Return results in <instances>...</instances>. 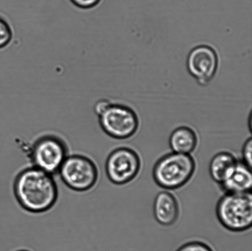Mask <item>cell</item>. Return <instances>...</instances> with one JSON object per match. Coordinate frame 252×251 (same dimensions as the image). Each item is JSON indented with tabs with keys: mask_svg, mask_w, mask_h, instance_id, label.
Here are the masks:
<instances>
[{
	"mask_svg": "<svg viewBox=\"0 0 252 251\" xmlns=\"http://www.w3.org/2000/svg\"><path fill=\"white\" fill-rule=\"evenodd\" d=\"M13 189L17 202L27 212H47L58 201V187L53 174L33 166L17 174Z\"/></svg>",
	"mask_w": 252,
	"mask_h": 251,
	"instance_id": "6da1fadb",
	"label": "cell"
},
{
	"mask_svg": "<svg viewBox=\"0 0 252 251\" xmlns=\"http://www.w3.org/2000/svg\"><path fill=\"white\" fill-rule=\"evenodd\" d=\"M196 169V161L191 155L172 152L156 162L153 178L160 188L167 191L176 190L191 180Z\"/></svg>",
	"mask_w": 252,
	"mask_h": 251,
	"instance_id": "7a4b0ae2",
	"label": "cell"
},
{
	"mask_svg": "<svg viewBox=\"0 0 252 251\" xmlns=\"http://www.w3.org/2000/svg\"><path fill=\"white\" fill-rule=\"evenodd\" d=\"M219 223L227 230L244 232L252 224V195L246 193H225L220 198L216 206Z\"/></svg>",
	"mask_w": 252,
	"mask_h": 251,
	"instance_id": "3957f363",
	"label": "cell"
},
{
	"mask_svg": "<svg viewBox=\"0 0 252 251\" xmlns=\"http://www.w3.org/2000/svg\"><path fill=\"white\" fill-rule=\"evenodd\" d=\"M26 151L32 166L53 175L58 173L68 156L65 141L53 134L43 135L38 138Z\"/></svg>",
	"mask_w": 252,
	"mask_h": 251,
	"instance_id": "277c9868",
	"label": "cell"
},
{
	"mask_svg": "<svg viewBox=\"0 0 252 251\" xmlns=\"http://www.w3.org/2000/svg\"><path fill=\"white\" fill-rule=\"evenodd\" d=\"M61 180L71 190L83 193L92 189L98 179L97 165L84 155H68L58 171Z\"/></svg>",
	"mask_w": 252,
	"mask_h": 251,
	"instance_id": "5b68a950",
	"label": "cell"
},
{
	"mask_svg": "<svg viewBox=\"0 0 252 251\" xmlns=\"http://www.w3.org/2000/svg\"><path fill=\"white\" fill-rule=\"evenodd\" d=\"M97 116L103 131L112 139H130L139 127L137 115L125 105L111 103Z\"/></svg>",
	"mask_w": 252,
	"mask_h": 251,
	"instance_id": "8992f818",
	"label": "cell"
},
{
	"mask_svg": "<svg viewBox=\"0 0 252 251\" xmlns=\"http://www.w3.org/2000/svg\"><path fill=\"white\" fill-rule=\"evenodd\" d=\"M142 168V160L135 150L120 147L110 152L105 163L108 179L118 186L125 185L137 178Z\"/></svg>",
	"mask_w": 252,
	"mask_h": 251,
	"instance_id": "52a82bcc",
	"label": "cell"
},
{
	"mask_svg": "<svg viewBox=\"0 0 252 251\" xmlns=\"http://www.w3.org/2000/svg\"><path fill=\"white\" fill-rule=\"evenodd\" d=\"M218 65L216 52L208 46H197L188 56V70L201 85H207L214 78Z\"/></svg>",
	"mask_w": 252,
	"mask_h": 251,
	"instance_id": "ba28073f",
	"label": "cell"
},
{
	"mask_svg": "<svg viewBox=\"0 0 252 251\" xmlns=\"http://www.w3.org/2000/svg\"><path fill=\"white\" fill-rule=\"evenodd\" d=\"M153 215L160 225H174L179 220L180 205L176 196L169 191L160 192L153 203Z\"/></svg>",
	"mask_w": 252,
	"mask_h": 251,
	"instance_id": "9c48e42d",
	"label": "cell"
},
{
	"mask_svg": "<svg viewBox=\"0 0 252 251\" xmlns=\"http://www.w3.org/2000/svg\"><path fill=\"white\" fill-rule=\"evenodd\" d=\"M220 186L225 193H246L251 192V168L244 162L238 161L230 175Z\"/></svg>",
	"mask_w": 252,
	"mask_h": 251,
	"instance_id": "30bf717a",
	"label": "cell"
},
{
	"mask_svg": "<svg viewBox=\"0 0 252 251\" xmlns=\"http://www.w3.org/2000/svg\"><path fill=\"white\" fill-rule=\"evenodd\" d=\"M169 144L172 152L191 155L198 144V137L191 128L181 126L176 128L171 133Z\"/></svg>",
	"mask_w": 252,
	"mask_h": 251,
	"instance_id": "8fae6325",
	"label": "cell"
},
{
	"mask_svg": "<svg viewBox=\"0 0 252 251\" xmlns=\"http://www.w3.org/2000/svg\"><path fill=\"white\" fill-rule=\"evenodd\" d=\"M238 162V159L231 152H220L210 162V175L216 183L221 185L230 175Z\"/></svg>",
	"mask_w": 252,
	"mask_h": 251,
	"instance_id": "7c38bea8",
	"label": "cell"
},
{
	"mask_svg": "<svg viewBox=\"0 0 252 251\" xmlns=\"http://www.w3.org/2000/svg\"><path fill=\"white\" fill-rule=\"evenodd\" d=\"M11 26L3 17L0 16V49L6 47L12 38Z\"/></svg>",
	"mask_w": 252,
	"mask_h": 251,
	"instance_id": "4fadbf2b",
	"label": "cell"
},
{
	"mask_svg": "<svg viewBox=\"0 0 252 251\" xmlns=\"http://www.w3.org/2000/svg\"><path fill=\"white\" fill-rule=\"evenodd\" d=\"M176 251H214L209 245L201 242L185 243Z\"/></svg>",
	"mask_w": 252,
	"mask_h": 251,
	"instance_id": "5bb4252c",
	"label": "cell"
},
{
	"mask_svg": "<svg viewBox=\"0 0 252 251\" xmlns=\"http://www.w3.org/2000/svg\"><path fill=\"white\" fill-rule=\"evenodd\" d=\"M252 139L249 138L244 142L243 149H242V157H243V162L248 166L249 168H252Z\"/></svg>",
	"mask_w": 252,
	"mask_h": 251,
	"instance_id": "9a60e30c",
	"label": "cell"
},
{
	"mask_svg": "<svg viewBox=\"0 0 252 251\" xmlns=\"http://www.w3.org/2000/svg\"><path fill=\"white\" fill-rule=\"evenodd\" d=\"M75 6L82 9H90L97 6L101 0H70Z\"/></svg>",
	"mask_w": 252,
	"mask_h": 251,
	"instance_id": "2e32d148",
	"label": "cell"
},
{
	"mask_svg": "<svg viewBox=\"0 0 252 251\" xmlns=\"http://www.w3.org/2000/svg\"><path fill=\"white\" fill-rule=\"evenodd\" d=\"M112 102L110 100L107 99L98 100L97 102L95 103L94 107V110L95 114L97 115H99L101 112H103L108 107V106Z\"/></svg>",
	"mask_w": 252,
	"mask_h": 251,
	"instance_id": "e0dca14e",
	"label": "cell"
},
{
	"mask_svg": "<svg viewBox=\"0 0 252 251\" xmlns=\"http://www.w3.org/2000/svg\"><path fill=\"white\" fill-rule=\"evenodd\" d=\"M27 251V250H20V251Z\"/></svg>",
	"mask_w": 252,
	"mask_h": 251,
	"instance_id": "ac0fdd59",
	"label": "cell"
}]
</instances>
